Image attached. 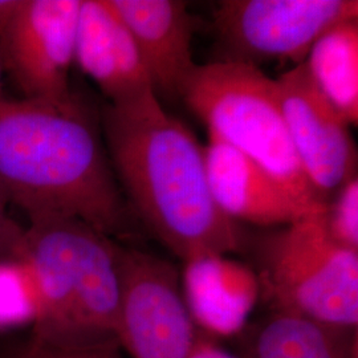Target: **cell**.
I'll return each mask as SVG.
<instances>
[{"instance_id":"21","label":"cell","mask_w":358,"mask_h":358,"mask_svg":"<svg viewBox=\"0 0 358 358\" xmlns=\"http://www.w3.org/2000/svg\"><path fill=\"white\" fill-rule=\"evenodd\" d=\"M187 358H236L205 337L196 336L192 352Z\"/></svg>"},{"instance_id":"15","label":"cell","mask_w":358,"mask_h":358,"mask_svg":"<svg viewBox=\"0 0 358 358\" xmlns=\"http://www.w3.org/2000/svg\"><path fill=\"white\" fill-rule=\"evenodd\" d=\"M343 332L279 313L260 333L256 358H346Z\"/></svg>"},{"instance_id":"13","label":"cell","mask_w":358,"mask_h":358,"mask_svg":"<svg viewBox=\"0 0 358 358\" xmlns=\"http://www.w3.org/2000/svg\"><path fill=\"white\" fill-rule=\"evenodd\" d=\"M183 263L180 287L194 324L214 336L239 332L260 294L255 271L222 254H202Z\"/></svg>"},{"instance_id":"4","label":"cell","mask_w":358,"mask_h":358,"mask_svg":"<svg viewBox=\"0 0 358 358\" xmlns=\"http://www.w3.org/2000/svg\"><path fill=\"white\" fill-rule=\"evenodd\" d=\"M324 210L263 241L260 272H256L260 292L279 313L333 329H353L358 322V251L333 241Z\"/></svg>"},{"instance_id":"9","label":"cell","mask_w":358,"mask_h":358,"mask_svg":"<svg viewBox=\"0 0 358 358\" xmlns=\"http://www.w3.org/2000/svg\"><path fill=\"white\" fill-rule=\"evenodd\" d=\"M53 220L72 296L78 346L117 345L120 243L77 219L53 217Z\"/></svg>"},{"instance_id":"22","label":"cell","mask_w":358,"mask_h":358,"mask_svg":"<svg viewBox=\"0 0 358 358\" xmlns=\"http://www.w3.org/2000/svg\"><path fill=\"white\" fill-rule=\"evenodd\" d=\"M3 65H1V60H0V97L3 96V92H1V83H3Z\"/></svg>"},{"instance_id":"14","label":"cell","mask_w":358,"mask_h":358,"mask_svg":"<svg viewBox=\"0 0 358 358\" xmlns=\"http://www.w3.org/2000/svg\"><path fill=\"white\" fill-rule=\"evenodd\" d=\"M308 73L346 122H358V20L327 31L304 62Z\"/></svg>"},{"instance_id":"6","label":"cell","mask_w":358,"mask_h":358,"mask_svg":"<svg viewBox=\"0 0 358 358\" xmlns=\"http://www.w3.org/2000/svg\"><path fill=\"white\" fill-rule=\"evenodd\" d=\"M117 345L131 358H187L196 338L176 268L159 256L120 244Z\"/></svg>"},{"instance_id":"12","label":"cell","mask_w":358,"mask_h":358,"mask_svg":"<svg viewBox=\"0 0 358 358\" xmlns=\"http://www.w3.org/2000/svg\"><path fill=\"white\" fill-rule=\"evenodd\" d=\"M134 38L157 96L180 99L196 64L194 17L180 0H109Z\"/></svg>"},{"instance_id":"18","label":"cell","mask_w":358,"mask_h":358,"mask_svg":"<svg viewBox=\"0 0 358 358\" xmlns=\"http://www.w3.org/2000/svg\"><path fill=\"white\" fill-rule=\"evenodd\" d=\"M10 358H121L117 345L57 346L31 340Z\"/></svg>"},{"instance_id":"10","label":"cell","mask_w":358,"mask_h":358,"mask_svg":"<svg viewBox=\"0 0 358 358\" xmlns=\"http://www.w3.org/2000/svg\"><path fill=\"white\" fill-rule=\"evenodd\" d=\"M205 158L213 199L235 223L288 226L327 205L301 202L251 158L214 136L205 146Z\"/></svg>"},{"instance_id":"8","label":"cell","mask_w":358,"mask_h":358,"mask_svg":"<svg viewBox=\"0 0 358 358\" xmlns=\"http://www.w3.org/2000/svg\"><path fill=\"white\" fill-rule=\"evenodd\" d=\"M276 84L296 158L327 203L331 194L357 177V149L350 125L316 87L304 63L282 73Z\"/></svg>"},{"instance_id":"7","label":"cell","mask_w":358,"mask_h":358,"mask_svg":"<svg viewBox=\"0 0 358 358\" xmlns=\"http://www.w3.org/2000/svg\"><path fill=\"white\" fill-rule=\"evenodd\" d=\"M81 0H24L0 41L3 71L23 99L64 103L73 97L69 73L75 64Z\"/></svg>"},{"instance_id":"2","label":"cell","mask_w":358,"mask_h":358,"mask_svg":"<svg viewBox=\"0 0 358 358\" xmlns=\"http://www.w3.org/2000/svg\"><path fill=\"white\" fill-rule=\"evenodd\" d=\"M101 129L133 214L173 254L186 262L241 250L238 223L217 208L210 192L205 146L167 113L154 90L108 103Z\"/></svg>"},{"instance_id":"20","label":"cell","mask_w":358,"mask_h":358,"mask_svg":"<svg viewBox=\"0 0 358 358\" xmlns=\"http://www.w3.org/2000/svg\"><path fill=\"white\" fill-rule=\"evenodd\" d=\"M23 4L24 0H0V41L11 29Z\"/></svg>"},{"instance_id":"16","label":"cell","mask_w":358,"mask_h":358,"mask_svg":"<svg viewBox=\"0 0 358 358\" xmlns=\"http://www.w3.org/2000/svg\"><path fill=\"white\" fill-rule=\"evenodd\" d=\"M36 319L38 296L24 262L0 257V333L34 328Z\"/></svg>"},{"instance_id":"19","label":"cell","mask_w":358,"mask_h":358,"mask_svg":"<svg viewBox=\"0 0 358 358\" xmlns=\"http://www.w3.org/2000/svg\"><path fill=\"white\" fill-rule=\"evenodd\" d=\"M10 201L0 189V257L15 256L24 232L10 215Z\"/></svg>"},{"instance_id":"3","label":"cell","mask_w":358,"mask_h":358,"mask_svg":"<svg viewBox=\"0 0 358 358\" xmlns=\"http://www.w3.org/2000/svg\"><path fill=\"white\" fill-rule=\"evenodd\" d=\"M180 99L208 128L309 206L325 202L300 166L282 117L276 80L257 65L220 60L198 65Z\"/></svg>"},{"instance_id":"1","label":"cell","mask_w":358,"mask_h":358,"mask_svg":"<svg viewBox=\"0 0 358 358\" xmlns=\"http://www.w3.org/2000/svg\"><path fill=\"white\" fill-rule=\"evenodd\" d=\"M0 189L29 222L77 219L115 242L136 234L103 129L77 94L64 103L0 97Z\"/></svg>"},{"instance_id":"11","label":"cell","mask_w":358,"mask_h":358,"mask_svg":"<svg viewBox=\"0 0 358 358\" xmlns=\"http://www.w3.org/2000/svg\"><path fill=\"white\" fill-rule=\"evenodd\" d=\"M75 64L109 103H124L154 90L137 44L109 0H81Z\"/></svg>"},{"instance_id":"17","label":"cell","mask_w":358,"mask_h":358,"mask_svg":"<svg viewBox=\"0 0 358 358\" xmlns=\"http://www.w3.org/2000/svg\"><path fill=\"white\" fill-rule=\"evenodd\" d=\"M324 223L333 241L358 251V178L348 180L324 210Z\"/></svg>"},{"instance_id":"5","label":"cell","mask_w":358,"mask_h":358,"mask_svg":"<svg viewBox=\"0 0 358 358\" xmlns=\"http://www.w3.org/2000/svg\"><path fill=\"white\" fill-rule=\"evenodd\" d=\"M358 20L357 0H223L214 28L230 59L303 64L313 44L340 23Z\"/></svg>"}]
</instances>
